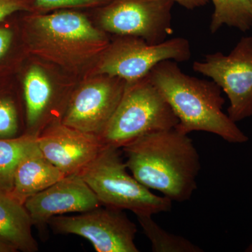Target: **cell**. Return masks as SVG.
Returning a JSON list of instances; mask_svg holds the SVG:
<instances>
[{
    "label": "cell",
    "instance_id": "5",
    "mask_svg": "<svg viewBox=\"0 0 252 252\" xmlns=\"http://www.w3.org/2000/svg\"><path fill=\"white\" fill-rule=\"evenodd\" d=\"M178 119L148 76L127 84L122 100L99 136L105 147L122 149L151 132L175 128Z\"/></svg>",
    "mask_w": 252,
    "mask_h": 252
},
{
    "label": "cell",
    "instance_id": "9",
    "mask_svg": "<svg viewBox=\"0 0 252 252\" xmlns=\"http://www.w3.org/2000/svg\"><path fill=\"white\" fill-rule=\"evenodd\" d=\"M57 234L79 235L97 252H139L135 240L137 225L124 210L102 206L77 215L52 217L49 224Z\"/></svg>",
    "mask_w": 252,
    "mask_h": 252
},
{
    "label": "cell",
    "instance_id": "24",
    "mask_svg": "<svg viewBox=\"0 0 252 252\" xmlns=\"http://www.w3.org/2000/svg\"><path fill=\"white\" fill-rule=\"evenodd\" d=\"M17 250L7 242L0 238V252H16Z\"/></svg>",
    "mask_w": 252,
    "mask_h": 252
},
{
    "label": "cell",
    "instance_id": "18",
    "mask_svg": "<svg viewBox=\"0 0 252 252\" xmlns=\"http://www.w3.org/2000/svg\"><path fill=\"white\" fill-rule=\"evenodd\" d=\"M215 9L210 29L212 34L223 26L247 32L252 29V6L250 0H210Z\"/></svg>",
    "mask_w": 252,
    "mask_h": 252
},
{
    "label": "cell",
    "instance_id": "1",
    "mask_svg": "<svg viewBox=\"0 0 252 252\" xmlns=\"http://www.w3.org/2000/svg\"><path fill=\"white\" fill-rule=\"evenodd\" d=\"M19 22L28 56L69 72L94 64L110 43L107 32L76 9L20 13Z\"/></svg>",
    "mask_w": 252,
    "mask_h": 252
},
{
    "label": "cell",
    "instance_id": "7",
    "mask_svg": "<svg viewBox=\"0 0 252 252\" xmlns=\"http://www.w3.org/2000/svg\"><path fill=\"white\" fill-rule=\"evenodd\" d=\"M172 0H112L95 10L97 26L107 34L142 38L150 44L172 33Z\"/></svg>",
    "mask_w": 252,
    "mask_h": 252
},
{
    "label": "cell",
    "instance_id": "20",
    "mask_svg": "<svg viewBox=\"0 0 252 252\" xmlns=\"http://www.w3.org/2000/svg\"><path fill=\"white\" fill-rule=\"evenodd\" d=\"M144 235L154 252H202L203 250L188 239L172 234L158 224L152 216H137Z\"/></svg>",
    "mask_w": 252,
    "mask_h": 252
},
{
    "label": "cell",
    "instance_id": "4",
    "mask_svg": "<svg viewBox=\"0 0 252 252\" xmlns=\"http://www.w3.org/2000/svg\"><path fill=\"white\" fill-rule=\"evenodd\" d=\"M79 175L104 206L129 210L136 217L171 210L172 200L154 194L127 172L120 149L104 147Z\"/></svg>",
    "mask_w": 252,
    "mask_h": 252
},
{
    "label": "cell",
    "instance_id": "10",
    "mask_svg": "<svg viewBox=\"0 0 252 252\" xmlns=\"http://www.w3.org/2000/svg\"><path fill=\"white\" fill-rule=\"evenodd\" d=\"M126 81L108 75L91 76L71 93L62 122L100 136L120 103Z\"/></svg>",
    "mask_w": 252,
    "mask_h": 252
},
{
    "label": "cell",
    "instance_id": "15",
    "mask_svg": "<svg viewBox=\"0 0 252 252\" xmlns=\"http://www.w3.org/2000/svg\"><path fill=\"white\" fill-rule=\"evenodd\" d=\"M31 215L24 204L0 190V238L23 252L39 251L32 232Z\"/></svg>",
    "mask_w": 252,
    "mask_h": 252
},
{
    "label": "cell",
    "instance_id": "22",
    "mask_svg": "<svg viewBox=\"0 0 252 252\" xmlns=\"http://www.w3.org/2000/svg\"><path fill=\"white\" fill-rule=\"evenodd\" d=\"M34 11V0H0V23L15 14Z\"/></svg>",
    "mask_w": 252,
    "mask_h": 252
},
{
    "label": "cell",
    "instance_id": "3",
    "mask_svg": "<svg viewBox=\"0 0 252 252\" xmlns=\"http://www.w3.org/2000/svg\"><path fill=\"white\" fill-rule=\"evenodd\" d=\"M148 77L178 119L177 130L187 135L194 131L210 132L230 143L248 140L222 111L225 99L221 89L215 81L185 74L174 61L158 63Z\"/></svg>",
    "mask_w": 252,
    "mask_h": 252
},
{
    "label": "cell",
    "instance_id": "21",
    "mask_svg": "<svg viewBox=\"0 0 252 252\" xmlns=\"http://www.w3.org/2000/svg\"><path fill=\"white\" fill-rule=\"evenodd\" d=\"M112 0H34L32 13H48L61 9H98Z\"/></svg>",
    "mask_w": 252,
    "mask_h": 252
},
{
    "label": "cell",
    "instance_id": "17",
    "mask_svg": "<svg viewBox=\"0 0 252 252\" xmlns=\"http://www.w3.org/2000/svg\"><path fill=\"white\" fill-rule=\"evenodd\" d=\"M19 14L0 23V76L17 73L28 56L21 36Z\"/></svg>",
    "mask_w": 252,
    "mask_h": 252
},
{
    "label": "cell",
    "instance_id": "14",
    "mask_svg": "<svg viewBox=\"0 0 252 252\" xmlns=\"http://www.w3.org/2000/svg\"><path fill=\"white\" fill-rule=\"evenodd\" d=\"M65 175L49 161L38 147L36 139L18 162L11 196L25 204L35 194L45 190Z\"/></svg>",
    "mask_w": 252,
    "mask_h": 252
},
{
    "label": "cell",
    "instance_id": "16",
    "mask_svg": "<svg viewBox=\"0 0 252 252\" xmlns=\"http://www.w3.org/2000/svg\"><path fill=\"white\" fill-rule=\"evenodd\" d=\"M22 105L24 101L17 73L0 76V138L23 135L21 117L25 107Z\"/></svg>",
    "mask_w": 252,
    "mask_h": 252
},
{
    "label": "cell",
    "instance_id": "19",
    "mask_svg": "<svg viewBox=\"0 0 252 252\" xmlns=\"http://www.w3.org/2000/svg\"><path fill=\"white\" fill-rule=\"evenodd\" d=\"M36 137L23 133L13 138H0V190L11 193L15 172Z\"/></svg>",
    "mask_w": 252,
    "mask_h": 252
},
{
    "label": "cell",
    "instance_id": "11",
    "mask_svg": "<svg viewBox=\"0 0 252 252\" xmlns=\"http://www.w3.org/2000/svg\"><path fill=\"white\" fill-rule=\"evenodd\" d=\"M44 157L65 175H79L105 146L99 136L55 122L36 137Z\"/></svg>",
    "mask_w": 252,
    "mask_h": 252
},
{
    "label": "cell",
    "instance_id": "2",
    "mask_svg": "<svg viewBox=\"0 0 252 252\" xmlns=\"http://www.w3.org/2000/svg\"><path fill=\"white\" fill-rule=\"evenodd\" d=\"M122 149L127 170L150 190L178 203L189 200L196 190L201 163L187 134L176 128L151 132Z\"/></svg>",
    "mask_w": 252,
    "mask_h": 252
},
{
    "label": "cell",
    "instance_id": "23",
    "mask_svg": "<svg viewBox=\"0 0 252 252\" xmlns=\"http://www.w3.org/2000/svg\"><path fill=\"white\" fill-rule=\"evenodd\" d=\"M172 1L174 3H177L186 9L192 10L205 6L210 0H172Z\"/></svg>",
    "mask_w": 252,
    "mask_h": 252
},
{
    "label": "cell",
    "instance_id": "6",
    "mask_svg": "<svg viewBox=\"0 0 252 252\" xmlns=\"http://www.w3.org/2000/svg\"><path fill=\"white\" fill-rule=\"evenodd\" d=\"M190 57V43L185 38L150 44L137 36H117L94 63L90 75L119 77L130 84L147 77L162 61L185 62Z\"/></svg>",
    "mask_w": 252,
    "mask_h": 252
},
{
    "label": "cell",
    "instance_id": "26",
    "mask_svg": "<svg viewBox=\"0 0 252 252\" xmlns=\"http://www.w3.org/2000/svg\"><path fill=\"white\" fill-rule=\"evenodd\" d=\"M250 251L252 252V247L251 248H250Z\"/></svg>",
    "mask_w": 252,
    "mask_h": 252
},
{
    "label": "cell",
    "instance_id": "8",
    "mask_svg": "<svg viewBox=\"0 0 252 252\" xmlns=\"http://www.w3.org/2000/svg\"><path fill=\"white\" fill-rule=\"evenodd\" d=\"M193 69L210 78L229 99L228 115L233 122L252 116V36H244L228 55L207 54L195 61Z\"/></svg>",
    "mask_w": 252,
    "mask_h": 252
},
{
    "label": "cell",
    "instance_id": "12",
    "mask_svg": "<svg viewBox=\"0 0 252 252\" xmlns=\"http://www.w3.org/2000/svg\"><path fill=\"white\" fill-rule=\"evenodd\" d=\"M17 74L24 101V133L36 137L51 124L62 122L70 95L59 94L37 64H23Z\"/></svg>",
    "mask_w": 252,
    "mask_h": 252
},
{
    "label": "cell",
    "instance_id": "25",
    "mask_svg": "<svg viewBox=\"0 0 252 252\" xmlns=\"http://www.w3.org/2000/svg\"><path fill=\"white\" fill-rule=\"evenodd\" d=\"M250 2H251L252 6V0H250Z\"/></svg>",
    "mask_w": 252,
    "mask_h": 252
},
{
    "label": "cell",
    "instance_id": "13",
    "mask_svg": "<svg viewBox=\"0 0 252 252\" xmlns=\"http://www.w3.org/2000/svg\"><path fill=\"white\" fill-rule=\"evenodd\" d=\"M33 225L45 231L52 217L82 213L102 206L95 194L79 175H66L24 204Z\"/></svg>",
    "mask_w": 252,
    "mask_h": 252
}]
</instances>
